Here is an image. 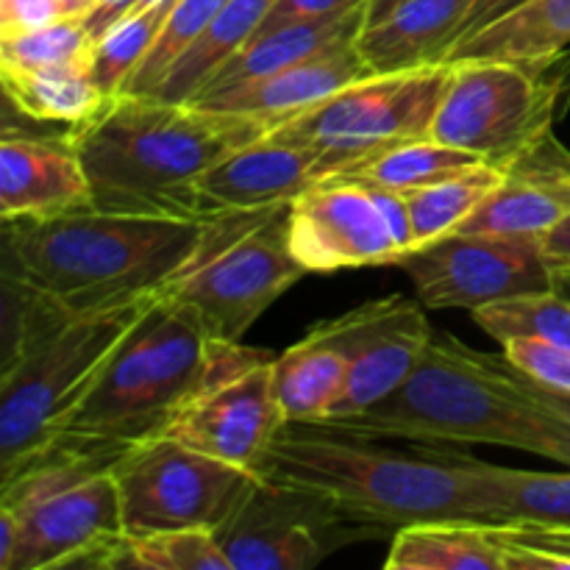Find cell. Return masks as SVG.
I'll use <instances>...</instances> for the list:
<instances>
[{
  "label": "cell",
  "mask_w": 570,
  "mask_h": 570,
  "mask_svg": "<svg viewBox=\"0 0 570 570\" xmlns=\"http://www.w3.org/2000/svg\"><path fill=\"white\" fill-rule=\"evenodd\" d=\"M367 6L371 3L354 6L348 11H340V14L317 17V20L293 22V26L276 28L271 33H259L237 56H232L198 95L273 76V72H282L298 61L323 53L332 45L356 39L367 22Z\"/></svg>",
  "instance_id": "cell-22"
},
{
  "label": "cell",
  "mask_w": 570,
  "mask_h": 570,
  "mask_svg": "<svg viewBox=\"0 0 570 570\" xmlns=\"http://www.w3.org/2000/svg\"><path fill=\"white\" fill-rule=\"evenodd\" d=\"M468 468L488 523L570 529V471H521L476 456H468Z\"/></svg>",
  "instance_id": "cell-23"
},
{
  "label": "cell",
  "mask_w": 570,
  "mask_h": 570,
  "mask_svg": "<svg viewBox=\"0 0 570 570\" xmlns=\"http://www.w3.org/2000/svg\"><path fill=\"white\" fill-rule=\"evenodd\" d=\"M423 309L421 301L387 295L312 328L309 334L334 345L348 362L343 401L328 421L362 415L412 376L434 337Z\"/></svg>",
  "instance_id": "cell-14"
},
{
  "label": "cell",
  "mask_w": 570,
  "mask_h": 570,
  "mask_svg": "<svg viewBox=\"0 0 570 570\" xmlns=\"http://www.w3.org/2000/svg\"><path fill=\"white\" fill-rule=\"evenodd\" d=\"M173 6H176V0H161L150 9L131 11L95 42L92 81L98 83L106 98H115L122 92L128 78L134 76V70L142 65L145 56L154 48Z\"/></svg>",
  "instance_id": "cell-32"
},
{
  "label": "cell",
  "mask_w": 570,
  "mask_h": 570,
  "mask_svg": "<svg viewBox=\"0 0 570 570\" xmlns=\"http://www.w3.org/2000/svg\"><path fill=\"white\" fill-rule=\"evenodd\" d=\"M215 343L187 306L159 295L106 362L61 438L122 449L161 438L198 390Z\"/></svg>",
  "instance_id": "cell-7"
},
{
  "label": "cell",
  "mask_w": 570,
  "mask_h": 570,
  "mask_svg": "<svg viewBox=\"0 0 570 570\" xmlns=\"http://www.w3.org/2000/svg\"><path fill=\"white\" fill-rule=\"evenodd\" d=\"M212 220L78 209L6 223L3 282L67 315L161 295L189 271Z\"/></svg>",
  "instance_id": "cell-1"
},
{
  "label": "cell",
  "mask_w": 570,
  "mask_h": 570,
  "mask_svg": "<svg viewBox=\"0 0 570 570\" xmlns=\"http://www.w3.org/2000/svg\"><path fill=\"white\" fill-rule=\"evenodd\" d=\"M504 356L512 365L521 367L532 382L560 390V393H570V345L512 340L504 345Z\"/></svg>",
  "instance_id": "cell-36"
},
{
  "label": "cell",
  "mask_w": 570,
  "mask_h": 570,
  "mask_svg": "<svg viewBox=\"0 0 570 570\" xmlns=\"http://www.w3.org/2000/svg\"><path fill=\"white\" fill-rule=\"evenodd\" d=\"M273 384L287 423H323L348 384V362L334 345L306 334L273 362Z\"/></svg>",
  "instance_id": "cell-25"
},
{
  "label": "cell",
  "mask_w": 570,
  "mask_h": 570,
  "mask_svg": "<svg viewBox=\"0 0 570 570\" xmlns=\"http://www.w3.org/2000/svg\"><path fill=\"white\" fill-rule=\"evenodd\" d=\"M471 315L482 326V332L499 340L501 345L512 340L570 345V298L557 287L493 301L473 309Z\"/></svg>",
  "instance_id": "cell-30"
},
{
  "label": "cell",
  "mask_w": 570,
  "mask_h": 570,
  "mask_svg": "<svg viewBox=\"0 0 570 570\" xmlns=\"http://www.w3.org/2000/svg\"><path fill=\"white\" fill-rule=\"evenodd\" d=\"M399 3L401 0H371V6H367V20H376V17H382L384 11H390Z\"/></svg>",
  "instance_id": "cell-44"
},
{
  "label": "cell",
  "mask_w": 570,
  "mask_h": 570,
  "mask_svg": "<svg viewBox=\"0 0 570 570\" xmlns=\"http://www.w3.org/2000/svg\"><path fill=\"white\" fill-rule=\"evenodd\" d=\"M568 45L570 0H529L484 31L454 45L443 65L468 59H546L568 50Z\"/></svg>",
  "instance_id": "cell-26"
},
{
  "label": "cell",
  "mask_w": 570,
  "mask_h": 570,
  "mask_svg": "<svg viewBox=\"0 0 570 570\" xmlns=\"http://www.w3.org/2000/svg\"><path fill=\"white\" fill-rule=\"evenodd\" d=\"M306 271L289 248V204L212 220L198 259L161 295L187 306L204 332L239 343Z\"/></svg>",
  "instance_id": "cell-9"
},
{
  "label": "cell",
  "mask_w": 570,
  "mask_h": 570,
  "mask_svg": "<svg viewBox=\"0 0 570 570\" xmlns=\"http://www.w3.org/2000/svg\"><path fill=\"white\" fill-rule=\"evenodd\" d=\"M479 161L482 159L468 154V150L451 148V145L438 142L434 137H421L384 150L376 159L362 165L360 170L340 178H360V181L379 184V187L395 189V193H406V189L443 181V178L454 176V173L465 170L471 165H479Z\"/></svg>",
  "instance_id": "cell-31"
},
{
  "label": "cell",
  "mask_w": 570,
  "mask_h": 570,
  "mask_svg": "<svg viewBox=\"0 0 570 570\" xmlns=\"http://www.w3.org/2000/svg\"><path fill=\"white\" fill-rule=\"evenodd\" d=\"M367 538L304 490L259 479L217 532L232 570H306L348 540Z\"/></svg>",
  "instance_id": "cell-15"
},
{
  "label": "cell",
  "mask_w": 570,
  "mask_h": 570,
  "mask_svg": "<svg viewBox=\"0 0 570 570\" xmlns=\"http://www.w3.org/2000/svg\"><path fill=\"white\" fill-rule=\"evenodd\" d=\"M95 39L78 17H61L37 31L0 37V67L31 70V67L89 65L92 67Z\"/></svg>",
  "instance_id": "cell-35"
},
{
  "label": "cell",
  "mask_w": 570,
  "mask_h": 570,
  "mask_svg": "<svg viewBox=\"0 0 570 570\" xmlns=\"http://www.w3.org/2000/svg\"><path fill=\"white\" fill-rule=\"evenodd\" d=\"M95 3H98V0H59V9L65 17H78V20H83V17L95 9Z\"/></svg>",
  "instance_id": "cell-43"
},
{
  "label": "cell",
  "mask_w": 570,
  "mask_h": 570,
  "mask_svg": "<svg viewBox=\"0 0 570 570\" xmlns=\"http://www.w3.org/2000/svg\"><path fill=\"white\" fill-rule=\"evenodd\" d=\"M512 532H518L521 538L532 540V543L546 546V549L562 551L570 557V529H549V527H518V523H507Z\"/></svg>",
  "instance_id": "cell-42"
},
{
  "label": "cell",
  "mask_w": 570,
  "mask_h": 570,
  "mask_svg": "<svg viewBox=\"0 0 570 570\" xmlns=\"http://www.w3.org/2000/svg\"><path fill=\"white\" fill-rule=\"evenodd\" d=\"M468 456L390 449L376 438L284 423L262 460L259 476L315 495L365 534H395L429 521L488 523Z\"/></svg>",
  "instance_id": "cell-3"
},
{
  "label": "cell",
  "mask_w": 570,
  "mask_h": 570,
  "mask_svg": "<svg viewBox=\"0 0 570 570\" xmlns=\"http://www.w3.org/2000/svg\"><path fill=\"white\" fill-rule=\"evenodd\" d=\"M570 212V156L554 137L507 170L504 184L462 223V234L534 237Z\"/></svg>",
  "instance_id": "cell-20"
},
{
  "label": "cell",
  "mask_w": 570,
  "mask_h": 570,
  "mask_svg": "<svg viewBox=\"0 0 570 570\" xmlns=\"http://www.w3.org/2000/svg\"><path fill=\"white\" fill-rule=\"evenodd\" d=\"M273 362L276 356L267 351L217 340L198 390L161 438L259 473L273 438L287 423L276 399Z\"/></svg>",
  "instance_id": "cell-12"
},
{
  "label": "cell",
  "mask_w": 570,
  "mask_h": 570,
  "mask_svg": "<svg viewBox=\"0 0 570 570\" xmlns=\"http://www.w3.org/2000/svg\"><path fill=\"white\" fill-rule=\"evenodd\" d=\"M312 426L376 440L504 445L570 468V423L523 387L504 354H479L451 334H434L412 376L382 404Z\"/></svg>",
  "instance_id": "cell-4"
},
{
  "label": "cell",
  "mask_w": 570,
  "mask_h": 570,
  "mask_svg": "<svg viewBox=\"0 0 570 570\" xmlns=\"http://www.w3.org/2000/svg\"><path fill=\"white\" fill-rule=\"evenodd\" d=\"M568 98V50L529 61H454L429 137L510 170L554 137Z\"/></svg>",
  "instance_id": "cell-8"
},
{
  "label": "cell",
  "mask_w": 570,
  "mask_h": 570,
  "mask_svg": "<svg viewBox=\"0 0 570 570\" xmlns=\"http://www.w3.org/2000/svg\"><path fill=\"white\" fill-rule=\"evenodd\" d=\"M426 309H479L493 301L557 287V273L534 237L445 234L399 256Z\"/></svg>",
  "instance_id": "cell-13"
},
{
  "label": "cell",
  "mask_w": 570,
  "mask_h": 570,
  "mask_svg": "<svg viewBox=\"0 0 570 570\" xmlns=\"http://www.w3.org/2000/svg\"><path fill=\"white\" fill-rule=\"evenodd\" d=\"M557 289L570 298V271H557Z\"/></svg>",
  "instance_id": "cell-45"
},
{
  "label": "cell",
  "mask_w": 570,
  "mask_h": 570,
  "mask_svg": "<svg viewBox=\"0 0 570 570\" xmlns=\"http://www.w3.org/2000/svg\"><path fill=\"white\" fill-rule=\"evenodd\" d=\"M315 181H321V165L309 148L265 134L206 170L198 181V198L206 215L220 217L287 206Z\"/></svg>",
  "instance_id": "cell-18"
},
{
  "label": "cell",
  "mask_w": 570,
  "mask_h": 570,
  "mask_svg": "<svg viewBox=\"0 0 570 570\" xmlns=\"http://www.w3.org/2000/svg\"><path fill=\"white\" fill-rule=\"evenodd\" d=\"M504 167L479 161V165L465 167V170L454 173L443 181L401 193L410 206L415 248L434 243L445 234H454L490 198V193H495L504 184Z\"/></svg>",
  "instance_id": "cell-29"
},
{
  "label": "cell",
  "mask_w": 570,
  "mask_h": 570,
  "mask_svg": "<svg viewBox=\"0 0 570 570\" xmlns=\"http://www.w3.org/2000/svg\"><path fill=\"white\" fill-rule=\"evenodd\" d=\"M115 568L232 570L217 534L206 529H161V532L126 534Z\"/></svg>",
  "instance_id": "cell-33"
},
{
  "label": "cell",
  "mask_w": 570,
  "mask_h": 570,
  "mask_svg": "<svg viewBox=\"0 0 570 570\" xmlns=\"http://www.w3.org/2000/svg\"><path fill=\"white\" fill-rule=\"evenodd\" d=\"M273 3L276 0H226L198 42L167 72L154 92L156 98L178 100V104L193 100L215 78V72L259 33Z\"/></svg>",
  "instance_id": "cell-27"
},
{
  "label": "cell",
  "mask_w": 570,
  "mask_h": 570,
  "mask_svg": "<svg viewBox=\"0 0 570 570\" xmlns=\"http://www.w3.org/2000/svg\"><path fill=\"white\" fill-rule=\"evenodd\" d=\"M92 189L70 137H28L6 128L0 142V217L45 220L89 209Z\"/></svg>",
  "instance_id": "cell-17"
},
{
  "label": "cell",
  "mask_w": 570,
  "mask_h": 570,
  "mask_svg": "<svg viewBox=\"0 0 570 570\" xmlns=\"http://www.w3.org/2000/svg\"><path fill=\"white\" fill-rule=\"evenodd\" d=\"M529 0H473L471 9H468L465 20H462L460 26V33H456V42H465V39H471L473 33L484 31L488 26H493V22H499L501 17L512 14L515 9H521V6H527ZM449 56V53H445Z\"/></svg>",
  "instance_id": "cell-39"
},
{
  "label": "cell",
  "mask_w": 570,
  "mask_h": 570,
  "mask_svg": "<svg viewBox=\"0 0 570 570\" xmlns=\"http://www.w3.org/2000/svg\"><path fill=\"white\" fill-rule=\"evenodd\" d=\"M115 479L126 534L161 529H206L217 534L237 515L262 476L176 440L156 438L134 445L117 462Z\"/></svg>",
  "instance_id": "cell-11"
},
{
  "label": "cell",
  "mask_w": 570,
  "mask_h": 570,
  "mask_svg": "<svg viewBox=\"0 0 570 570\" xmlns=\"http://www.w3.org/2000/svg\"><path fill=\"white\" fill-rule=\"evenodd\" d=\"M223 6H226V0H176L154 48L145 56L142 65L134 70L120 95H154L167 78V72L176 67V61L198 42V37L209 28V22L215 20Z\"/></svg>",
  "instance_id": "cell-34"
},
{
  "label": "cell",
  "mask_w": 570,
  "mask_h": 570,
  "mask_svg": "<svg viewBox=\"0 0 570 570\" xmlns=\"http://www.w3.org/2000/svg\"><path fill=\"white\" fill-rule=\"evenodd\" d=\"M61 17L59 0H0V37L37 31Z\"/></svg>",
  "instance_id": "cell-38"
},
{
  "label": "cell",
  "mask_w": 570,
  "mask_h": 570,
  "mask_svg": "<svg viewBox=\"0 0 570 570\" xmlns=\"http://www.w3.org/2000/svg\"><path fill=\"white\" fill-rule=\"evenodd\" d=\"M543 254L557 271H570V212L543 234Z\"/></svg>",
  "instance_id": "cell-40"
},
{
  "label": "cell",
  "mask_w": 570,
  "mask_h": 570,
  "mask_svg": "<svg viewBox=\"0 0 570 570\" xmlns=\"http://www.w3.org/2000/svg\"><path fill=\"white\" fill-rule=\"evenodd\" d=\"M362 3H371V0H276V3H273V9L267 11L259 33H271V31H276V28L293 26V22L340 14V11H348V9H354V6H362ZM259 33H256V37H259Z\"/></svg>",
  "instance_id": "cell-37"
},
{
  "label": "cell",
  "mask_w": 570,
  "mask_h": 570,
  "mask_svg": "<svg viewBox=\"0 0 570 570\" xmlns=\"http://www.w3.org/2000/svg\"><path fill=\"white\" fill-rule=\"evenodd\" d=\"M289 248L309 273L395 265L401 256L376 198L356 178H321L289 204Z\"/></svg>",
  "instance_id": "cell-16"
},
{
  "label": "cell",
  "mask_w": 570,
  "mask_h": 570,
  "mask_svg": "<svg viewBox=\"0 0 570 570\" xmlns=\"http://www.w3.org/2000/svg\"><path fill=\"white\" fill-rule=\"evenodd\" d=\"M131 9H134V0H98L95 9L83 17V26H87V31L92 33L95 42H98V39L104 37L117 20H122Z\"/></svg>",
  "instance_id": "cell-41"
},
{
  "label": "cell",
  "mask_w": 570,
  "mask_h": 570,
  "mask_svg": "<svg viewBox=\"0 0 570 570\" xmlns=\"http://www.w3.org/2000/svg\"><path fill=\"white\" fill-rule=\"evenodd\" d=\"M367 76H373V70L362 59L356 39H348V42L332 45L323 53L298 61L282 72H273V76L198 95V98H193V104L206 106V109L259 117L273 131L289 117L315 109L317 104L337 95L340 89L351 87Z\"/></svg>",
  "instance_id": "cell-19"
},
{
  "label": "cell",
  "mask_w": 570,
  "mask_h": 570,
  "mask_svg": "<svg viewBox=\"0 0 570 570\" xmlns=\"http://www.w3.org/2000/svg\"><path fill=\"white\" fill-rule=\"evenodd\" d=\"M449 78L451 65L373 72L267 134L309 148L321 178L348 176L395 145L429 137Z\"/></svg>",
  "instance_id": "cell-10"
},
{
  "label": "cell",
  "mask_w": 570,
  "mask_h": 570,
  "mask_svg": "<svg viewBox=\"0 0 570 570\" xmlns=\"http://www.w3.org/2000/svg\"><path fill=\"white\" fill-rule=\"evenodd\" d=\"M473 0H401L356 37L373 72H404L443 65Z\"/></svg>",
  "instance_id": "cell-21"
},
{
  "label": "cell",
  "mask_w": 570,
  "mask_h": 570,
  "mask_svg": "<svg viewBox=\"0 0 570 570\" xmlns=\"http://www.w3.org/2000/svg\"><path fill=\"white\" fill-rule=\"evenodd\" d=\"M387 570H504L495 523L429 521L399 529Z\"/></svg>",
  "instance_id": "cell-24"
},
{
  "label": "cell",
  "mask_w": 570,
  "mask_h": 570,
  "mask_svg": "<svg viewBox=\"0 0 570 570\" xmlns=\"http://www.w3.org/2000/svg\"><path fill=\"white\" fill-rule=\"evenodd\" d=\"M11 340L0 373V484L50 449L65 432L122 340L159 295L67 315L3 282Z\"/></svg>",
  "instance_id": "cell-5"
},
{
  "label": "cell",
  "mask_w": 570,
  "mask_h": 570,
  "mask_svg": "<svg viewBox=\"0 0 570 570\" xmlns=\"http://www.w3.org/2000/svg\"><path fill=\"white\" fill-rule=\"evenodd\" d=\"M128 451L61 438L0 484L17 538L11 570L115 568L126 540L115 468Z\"/></svg>",
  "instance_id": "cell-6"
},
{
  "label": "cell",
  "mask_w": 570,
  "mask_h": 570,
  "mask_svg": "<svg viewBox=\"0 0 570 570\" xmlns=\"http://www.w3.org/2000/svg\"><path fill=\"white\" fill-rule=\"evenodd\" d=\"M0 78L9 104L31 120L81 126L109 104V98L92 81L89 65L31 67V70L0 67Z\"/></svg>",
  "instance_id": "cell-28"
},
{
  "label": "cell",
  "mask_w": 570,
  "mask_h": 570,
  "mask_svg": "<svg viewBox=\"0 0 570 570\" xmlns=\"http://www.w3.org/2000/svg\"><path fill=\"white\" fill-rule=\"evenodd\" d=\"M267 131L271 126L259 117L193 100L115 95L92 120L72 128L70 139L95 209L215 220L198 198L200 176Z\"/></svg>",
  "instance_id": "cell-2"
}]
</instances>
